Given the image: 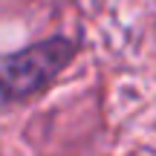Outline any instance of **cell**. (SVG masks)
<instances>
[{
  "instance_id": "obj_1",
  "label": "cell",
  "mask_w": 156,
  "mask_h": 156,
  "mask_svg": "<svg viewBox=\"0 0 156 156\" xmlns=\"http://www.w3.org/2000/svg\"><path fill=\"white\" fill-rule=\"evenodd\" d=\"M73 55L75 44L69 38H46L15 52L0 67V95L6 101H23L46 90L73 61Z\"/></svg>"
}]
</instances>
